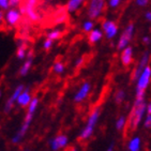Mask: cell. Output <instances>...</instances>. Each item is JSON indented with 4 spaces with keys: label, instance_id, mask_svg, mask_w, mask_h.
<instances>
[{
    "label": "cell",
    "instance_id": "cell-17",
    "mask_svg": "<svg viewBox=\"0 0 151 151\" xmlns=\"http://www.w3.org/2000/svg\"><path fill=\"white\" fill-rule=\"evenodd\" d=\"M103 38H104V35H103V31H102L101 28H96L94 27L90 32H88V41L91 44L99 43Z\"/></svg>",
    "mask_w": 151,
    "mask_h": 151
},
{
    "label": "cell",
    "instance_id": "cell-28",
    "mask_svg": "<svg viewBox=\"0 0 151 151\" xmlns=\"http://www.w3.org/2000/svg\"><path fill=\"white\" fill-rule=\"evenodd\" d=\"M134 1H135V4L139 8H145L150 2V0H134Z\"/></svg>",
    "mask_w": 151,
    "mask_h": 151
},
{
    "label": "cell",
    "instance_id": "cell-21",
    "mask_svg": "<svg viewBox=\"0 0 151 151\" xmlns=\"http://www.w3.org/2000/svg\"><path fill=\"white\" fill-rule=\"evenodd\" d=\"M61 35H62V31L59 28H54V29L50 30V31L47 32L46 38L50 39V40H52L55 42V41L59 40L61 38Z\"/></svg>",
    "mask_w": 151,
    "mask_h": 151
},
{
    "label": "cell",
    "instance_id": "cell-4",
    "mask_svg": "<svg viewBox=\"0 0 151 151\" xmlns=\"http://www.w3.org/2000/svg\"><path fill=\"white\" fill-rule=\"evenodd\" d=\"M105 9H106V0H87L86 14L90 19H100L104 14Z\"/></svg>",
    "mask_w": 151,
    "mask_h": 151
},
{
    "label": "cell",
    "instance_id": "cell-5",
    "mask_svg": "<svg viewBox=\"0 0 151 151\" xmlns=\"http://www.w3.org/2000/svg\"><path fill=\"white\" fill-rule=\"evenodd\" d=\"M100 115H101L100 108H94V109L91 111V114L89 115V117H88L86 127L83 129V131H81V134H79V139L87 140L92 136L96 123H98V121H99Z\"/></svg>",
    "mask_w": 151,
    "mask_h": 151
},
{
    "label": "cell",
    "instance_id": "cell-8",
    "mask_svg": "<svg viewBox=\"0 0 151 151\" xmlns=\"http://www.w3.org/2000/svg\"><path fill=\"white\" fill-rule=\"evenodd\" d=\"M101 29L103 35L107 40H113L118 35L119 32V26L118 24L113 19H104L101 24Z\"/></svg>",
    "mask_w": 151,
    "mask_h": 151
},
{
    "label": "cell",
    "instance_id": "cell-9",
    "mask_svg": "<svg viewBox=\"0 0 151 151\" xmlns=\"http://www.w3.org/2000/svg\"><path fill=\"white\" fill-rule=\"evenodd\" d=\"M90 91H91V84L89 81H85V83H83L81 85L78 90L76 91L73 100H74L75 103H81V102L85 101V100L87 99V96H89Z\"/></svg>",
    "mask_w": 151,
    "mask_h": 151
},
{
    "label": "cell",
    "instance_id": "cell-19",
    "mask_svg": "<svg viewBox=\"0 0 151 151\" xmlns=\"http://www.w3.org/2000/svg\"><path fill=\"white\" fill-rule=\"evenodd\" d=\"M129 151H140L142 149V139L138 136H134L128 144Z\"/></svg>",
    "mask_w": 151,
    "mask_h": 151
},
{
    "label": "cell",
    "instance_id": "cell-12",
    "mask_svg": "<svg viewBox=\"0 0 151 151\" xmlns=\"http://www.w3.org/2000/svg\"><path fill=\"white\" fill-rule=\"evenodd\" d=\"M68 144H69V138L67 135H63V134L54 137L50 142V148L52 151H58L60 149H63L64 147H67Z\"/></svg>",
    "mask_w": 151,
    "mask_h": 151
},
{
    "label": "cell",
    "instance_id": "cell-16",
    "mask_svg": "<svg viewBox=\"0 0 151 151\" xmlns=\"http://www.w3.org/2000/svg\"><path fill=\"white\" fill-rule=\"evenodd\" d=\"M32 64H33V56H32L31 54H28L27 57L25 58V61L23 62V64L20 65L18 74H19L22 77L28 75V73H29L30 70H31Z\"/></svg>",
    "mask_w": 151,
    "mask_h": 151
},
{
    "label": "cell",
    "instance_id": "cell-37",
    "mask_svg": "<svg viewBox=\"0 0 151 151\" xmlns=\"http://www.w3.org/2000/svg\"><path fill=\"white\" fill-rule=\"evenodd\" d=\"M69 151H77V150H76L75 148H71V149H70V150H69Z\"/></svg>",
    "mask_w": 151,
    "mask_h": 151
},
{
    "label": "cell",
    "instance_id": "cell-31",
    "mask_svg": "<svg viewBox=\"0 0 151 151\" xmlns=\"http://www.w3.org/2000/svg\"><path fill=\"white\" fill-rule=\"evenodd\" d=\"M142 41L145 45H149V44L151 43V37H149V35H145V37H142Z\"/></svg>",
    "mask_w": 151,
    "mask_h": 151
},
{
    "label": "cell",
    "instance_id": "cell-2",
    "mask_svg": "<svg viewBox=\"0 0 151 151\" xmlns=\"http://www.w3.org/2000/svg\"><path fill=\"white\" fill-rule=\"evenodd\" d=\"M136 90H135V99L142 100L145 99V92L149 87L151 81V67H147L142 71L136 79Z\"/></svg>",
    "mask_w": 151,
    "mask_h": 151
},
{
    "label": "cell",
    "instance_id": "cell-32",
    "mask_svg": "<svg viewBox=\"0 0 151 151\" xmlns=\"http://www.w3.org/2000/svg\"><path fill=\"white\" fill-rule=\"evenodd\" d=\"M144 16H145V19L147 20V22L151 23V11L145 12V14H144Z\"/></svg>",
    "mask_w": 151,
    "mask_h": 151
},
{
    "label": "cell",
    "instance_id": "cell-22",
    "mask_svg": "<svg viewBox=\"0 0 151 151\" xmlns=\"http://www.w3.org/2000/svg\"><path fill=\"white\" fill-rule=\"evenodd\" d=\"M128 125V119L124 116H120L116 121V129L118 131H124Z\"/></svg>",
    "mask_w": 151,
    "mask_h": 151
},
{
    "label": "cell",
    "instance_id": "cell-39",
    "mask_svg": "<svg viewBox=\"0 0 151 151\" xmlns=\"http://www.w3.org/2000/svg\"><path fill=\"white\" fill-rule=\"evenodd\" d=\"M150 2H151V0H150Z\"/></svg>",
    "mask_w": 151,
    "mask_h": 151
},
{
    "label": "cell",
    "instance_id": "cell-6",
    "mask_svg": "<svg viewBox=\"0 0 151 151\" xmlns=\"http://www.w3.org/2000/svg\"><path fill=\"white\" fill-rule=\"evenodd\" d=\"M23 20V13L16 6H10L3 14V24L10 28L17 27Z\"/></svg>",
    "mask_w": 151,
    "mask_h": 151
},
{
    "label": "cell",
    "instance_id": "cell-20",
    "mask_svg": "<svg viewBox=\"0 0 151 151\" xmlns=\"http://www.w3.org/2000/svg\"><path fill=\"white\" fill-rule=\"evenodd\" d=\"M96 27V24H94V20L93 19H90V18H87V19H85L83 23H81V30L84 32H86V33H88V32H90L91 30L93 29Z\"/></svg>",
    "mask_w": 151,
    "mask_h": 151
},
{
    "label": "cell",
    "instance_id": "cell-15",
    "mask_svg": "<svg viewBox=\"0 0 151 151\" xmlns=\"http://www.w3.org/2000/svg\"><path fill=\"white\" fill-rule=\"evenodd\" d=\"M32 99L31 92H30L29 88H24V90L20 92V94L18 96L17 100H16V103L19 105L20 107H27L28 104L30 103Z\"/></svg>",
    "mask_w": 151,
    "mask_h": 151
},
{
    "label": "cell",
    "instance_id": "cell-13",
    "mask_svg": "<svg viewBox=\"0 0 151 151\" xmlns=\"http://www.w3.org/2000/svg\"><path fill=\"white\" fill-rule=\"evenodd\" d=\"M120 61L124 67H129L133 63L134 61V50L132 46H127L123 50H121L120 54Z\"/></svg>",
    "mask_w": 151,
    "mask_h": 151
},
{
    "label": "cell",
    "instance_id": "cell-25",
    "mask_svg": "<svg viewBox=\"0 0 151 151\" xmlns=\"http://www.w3.org/2000/svg\"><path fill=\"white\" fill-rule=\"evenodd\" d=\"M124 99H125L124 90L120 89V90L116 91V93H115V101H116V103L120 104V103H122V102L124 101Z\"/></svg>",
    "mask_w": 151,
    "mask_h": 151
},
{
    "label": "cell",
    "instance_id": "cell-26",
    "mask_svg": "<svg viewBox=\"0 0 151 151\" xmlns=\"http://www.w3.org/2000/svg\"><path fill=\"white\" fill-rule=\"evenodd\" d=\"M54 46V41L50 40L48 38H45V40L43 41V48L45 50H52V47Z\"/></svg>",
    "mask_w": 151,
    "mask_h": 151
},
{
    "label": "cell",
    "instance_id": "cell-18",
    "mask_svg": "<svg viewBox=\"0 0 151 151\" xmlns=\"http://www.w3.org/2000/svg\"><path fill=\"white\" fill-rule=\"evenodd\" d=\"M28 55V44L26 41L20 40L16 47V58L18 60H25Z\"/></svg>",
    "mask_w": 151,
    "mask_h": 151
},
{
    "label": "cell",
    "instance_id": "cell-7",
    "mask_svg": "<svg viewBox=\"0 0 151 151\" xmlns=\"http://www.w3.org/2000/svg\"><path fill=\"white\" fill-rule=\"evenodd\" d=\"M134 33H135V26H134V24H128L124 29L122 30L121 33H120L119 39L117 41V48L121 50L124 47L129 46L130 43H131V41L133 40Z\"/></svg>",
    "mask_w": 151,
    "mask_h": 151
},
{
    "label": "cell",
    "instance_id": "cell-38",
    "mask_svg": "<svg viewBox=\"0 0 151 151\" xmlns=\"http://www.w3.org/2000/svg\"><path fill=\"white\" fill-rule=\"evenodd\" d=\"M1 96H2V90L0 89V98H1Z\"/></svg>",
    "mask_w": 151,
    "mask_h": 151
},
{
    "label": "cell",
    "instance_id": "cell-24",
    "mask_svg": "<svg viewBox=\"0 0 151 151\" xmlns=\"http://www.w3.org/2000/svg\"><path fill=\"white\" fill-rule=\"evenodd\" d=\"M123 0H106V6L111 10L118 9L122 4Z\"/></svg>",
    "mask_w": 151,
    "mask_h": 151
},
{
    "label": "cell",
    "instance_id": "cell-11",
    "mask_svg": "<svg viewBox=\"0 0 151 151\" xmlns=\"http://www.w3.org/2000/svg\"><path fill=\"white\" fill-rule=\"evenodd\" d=\"M24 88H25V86H24V85H18L17 87L13 90L11 96L8 99V101H6V104H4V113H6V114L10 113V111H12V108H13L14 104L16 103V100H17L18 96H19L20 92L24 90Z\"/></svg>",
    "mask_w": 151,
    "mask_h": 151
},
{
    "label": "cell",
    "instance_id": "cell-3",
    "mask_svg": "<svg viewBox=\"0 0 151 151\" xmlns=\"http://www.w3.org/2000/svg\"><path fill=\"white\" fill-rule=\"evenodd\" d=\"M39 0H23L20 3V11L30 23H38L41 20V14L38 11Z\"/></svg>",
    "mask_w": 151,
    "mask_h": 151
},
{
    "label": "cell",
    "instance_id": "cell-33",
    "mask_svg": "<svg viewBox=\"0 0 151 151\" xmlns=\"http://www.w3.org/2000/svg\"><path fill=\"white\" fill-rule=\"evenodd\" d=\"M83 63H84V58H81H81H78L77 60L75 61V67H76V68L81 67V65Z\"/></svg>",
    "mask_w": 151,
    "mask_h": 151
},
{
    "label": "cell",
    "instance_id": "cell-27",
    "mask_svg": "<svg viewBox=\"0 0 151 151\" xmlns=\"http://www.w3.org/2000/svg\"><path fill=\"white\" fill-rule=\"evenodd\" d=\"M10 0H0V9L6 11L10 8Z\"/></svg>",
    "mask_w": 151,
    "mask_h": 151
},
{
    "label": "cell",
    "instance_id": "cell-14",
    "mask_svg": "<svg viewBox=\"0 0 151 151\" xmlns=\"http://www.w3.org/2000/svg\"><path fill=\"white\" fill-rule=\"evenodd\" d=\"M86 3H87V0H68L67 4H65V10L68 13L74 14L83 9V6Z\"/></svg>",
    "mask_w": 151,
    "mask_h": 151
},
{
    "label": "cell",
    "instance_id": "cell-1",
    "mask_svg": "<svg viewBox=\"0 0 151 151\" xmlns=\"http://www.w3.org/2000/svg\"><path fill=\"white\" fill-rule=\"evenodd\" d=\"M146 101L145 99L142 100H136L133 104V107H132L131 111H130V115H129L128 119V125L127 128L130 129V131H134L138 128V125L142 123V118L146 114Z\"/></svg>",
    "mask_w": 151,
    "mask_h": 151
},
{
    "label": "cell",
    "instance_id": "cell-34",
    "mask_svg": "<svg viewBox=\"0 0 151 151\" xmlns=\"http://www.w3.org/2000/svg\"><path fill=\"white\" fill-rule=\"evenodd\" d=\"M146 113L151 115V102L148 104H146Z\"/></svg>",
    "mask_w": 151,
    "mask_h": 151
},
{
    "label": "cell",
    "instance_id": "cell-30",
    "mask_svg": "<svg viewBox=\"0 0 151 151\" xmlns=\"http://www.w3.org/2000/svg\"><path fill=\"white\" fill-rule=\"evenodd\" d=\"M23 2V0H10V6H18L20 3Z\"/></svg>",
    "mask_w": 151,
    "mask_h": 151
},
{
    "label": "cell",
    "instance_id": "cell-10",
    "mask_svg": "<svg viewBox=\"0 0 151 151\" xmlns=\"http://www.w3.org/2000/svg\"><path fill=\"white\" fill-rule=\"evenodd\" d=\"M149 61H150V54H149V52H145L142 55V57L139 58V60H138V62H137V64H136V67H135V69H134V71H133L132 77H133L134 81L138 77V75L142 73V71L144 70L147 65H149Z\"/></svg>",
    "mask_w": 151,
    "mask_h": 151
},
{
    "label": "cell",
    "instance_id": "cell-29",
    "mask_svg": "<svg viewBox=\"0 0 151 151\" xmlns=\"http://www.w3.org/2000/svg\"><path fill=\"white\" fill-rule=\"evenodd\" d=\"M144 125L145 128L147 129H151V115H147V117L145 118V121H144Z\"/></svg>",
    "mask_w": 151,
    "mask_h": 151
},
{
    "label": "cell",
    "instance_id": "cell-36",
    "mask_svg": "<svg viewBox=\"0 0 151 151\" xmlns=\"http://www.w3.org/2000/svg\"><path fill=\"white\" fill-rule=\"evenodd\" d=\"M106 151H114V147H113V146H109V147H108L107 150H106Z\"/></svg>",
    "mask_w": 151,
    "mask_h": 151
},
{
    "label": "cell",
    "instance_id": "cell-23",
    "mask_svg": "<svg viewBox=\"0 0 151 151\" xmlns=\"http://www.w3.org/2000/svg\"><path fill=\"white\" fill-rule=\"evenodd\" d=\"M52 71L55 74H63L64 71H65V65H64L63 62H61V61H56L54 65H52Z\"/></svg>",
    "mask_w": 151,
    "mask_h": 151
},
{
    "label": "cell",
    "instance_id": "cell-35",
    "mask_svg": "<svg viewBox=\"0 0 151 151\" xmlns=\"http://www.w3.org/2000/svg\"><path fill=\"white\" fill-rule=\"evenodd\" d=\"M3 14H4V11L0 9V26L3 24Z\"/></svg>",
    "mask_w": 151,
    "mask_h": 151
}]
</instances>
